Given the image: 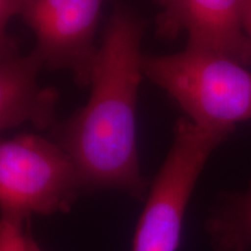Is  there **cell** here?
<instances>
[{
  "instance_id": "cell-1",
  "label": "cell",
  "mask_w": 251,
  "mask_h": 251,
  "mask_svg": "<svg viewBox=\"0 0 251 251\" xmlns=\"http://www.w3.org/2000/svg\"><path fill=\"white\" fill-rule=\"evenodd\" d=\"M143 33L142 20L130 9L113 12L99 45L89 100L54 127V141L76 164L84 192L117 190L140 201L149 192L136 136Z\"/></svg>"
},
{
  "instance_id": "cell-2",
  "label": "cell",
  "mask_w": 251,
  "mask_h": 251,
  "mask_svg": "<svg viewBox=\"0 0 251 251\" xmlns=\"http://www.w3.org/2000/svg\"><path fill=\"white\" fill-rule=\"evenodd\" d=\"M235 59L186 46L169 55H144L143 76L170 96L186 119L205 128L234 131L251 119V72Z\"/></svg>"
},
{
  "instance_id": "cell-3",
  "label": "cell",
  "mask_w": 251,
  "mask_h": 251,
  "mask_svg": "<svg viewBox=\"0 0 251 251\" xmlns=\"http://www.w3.org/2000/svg\"><path fill=\"white\" fill-rule=\"evenodd\" d=\"M233 131L205 128L186 118L176 125L174 139L144 200L131 251H177L184 216L207 161Z\"/></svg>"
},
{
  "instance_id": "cell-4",
  "label": "cell",
  "mask_w": 251,
  "mask_h": 251,
  "mask_svg": "<svg viewBox=\"0 0 251 251\" xmlns=\"http://www.w3.org/2000/svg\"><path fill=\"white\" fill-rule=\"evenodd\" d=\"M83 192L76 164L54 140L20 134L0 144L1 213L65 214Z\"/></svg>"
},
{
  "instance_id": "cell-5",
  "label": "cell",
  "mask_w": 251,
  "mask_h": 251,
  "mask_svg": "<svg viewBox=\"0 0 251 251\" xmlns=\"http://www.w3.org/2000/svg\"><path fill=\"white\" fill-rule=\"evenodd\" d=\"M107 0H26L21 17L36 39L45 68L68 71L89 86L99 46L96 33Z\"/></svg>"
},
{
  "instance_id": "cell-6",
  "label": "cell",
  "mask_w": 251,
  "mask_h": 251,
  "mask_svg": "<svg viewBox=\"0 0 251 251\" xmlns=\"http://www.w3.org/2000/svg\"><path fill=\"white\" fill-rule=\"evenodd\" d=\"M164 37L184 34L187 45L251 63V39L243 26V0H155Z\"/></svg>"
},
{
  "instance_id": "cell-7",
  "label": "cell",
  "mask_w": 251,
  "mask_h": 251,
  "mask_svg": "<svg viewBox=\"0 0 251 251\" xmlns=\"http://www.w3.org/2000/svg\"><path fill=\"white\" fill-rule=\"evenodd\" d=\"M45 68L35 50L20 54L7 34L1 36L0 62V128L9 130L24 124L54 128L58 93L39 83Z\"/></svg>"
},
{
  "instance_id": "cell-8",
  "label": "cell",
  "mask_w": 251,
  "mask_h": 251,
  "mask_svg": "<svg viewBox=\"0 0 251 251\" xmlns=\"http://www.w3.org/2000/svg\"><path fill=\"white\" fill-rule=\"evenodd\" d=\"M213 251H251V184L220 200L205 221Z\"/></svg>"
},
{
  "instance_id": "cell-9",
  "label": "cell",
  "mask_w": 251,
  "mask_h": 251,
  "mask_svg": "<svg viewBox=\"0 0 251 251\" xmlns=\"http://www.w3.org/2000/svg\"><path fill=\"white\" fill-rule=\"evenodd\" d=\"M30 218L20 214L1 213L0 251H27V236Z\"/></svg>"
},
{
  "instance_id": "cell-10",
  "label": "cell",
  "mask_w": 251,
  "mask_h": 251,
  "mask_svg": "<svg viewBox=\"0 0 251 251\" xmlns=\"http://www.w3.org/2000/svg\"><path fill=\"white\" fill-rule=\"evenodd\" d=\"M26 0H0V33L1 36L7 34L9 23L15 17L23 14Z\"/></svg>"
},
{
  "instance_id": "cell-11",
  "label": "cell",
  "mask_w": 251,
  "mask_h": 251,
  "mask_svg": "<svg viewBox=\"0 0 251 251\" xmlns=\"http://www.w3.org/2000/svg\"><path fill=\"white\" fill-rule=\"evenodd\" d=\"M243 26L251 39V0H243Z\"/></svg>"
},
{
  "instance_id": "cell-12",
  "label": "cell",
  "mask_w": 251,
  "mask_h": 251,
  "mask_svg": "<svg viewBox=\"0 0 251 251\" xmlns=\"http://www.w3.org/2000/svg\"><path fill=\"white\" fill-rule=\"evenodd\" d=\"M27 251H43L39 246V243L36 242L35 237H34L33 233H31V226L28 230V236H27Z\"/></svg>"
}]
</instances>
